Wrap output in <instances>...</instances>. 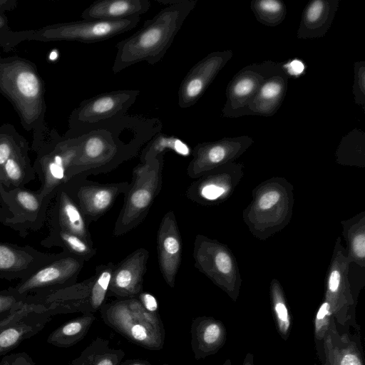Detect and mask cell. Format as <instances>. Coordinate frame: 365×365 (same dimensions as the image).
<instances>
[{"mask_svg":"<svg viewBox=\"0 0 365 365\" xmlns=\"http://www.w3.org/2000/svg\"><path fill=\"white\" fill-rule=\"evenodd\" d=\"M158 118L125 115L78 135V154L68 171V180L108 168L135 155L138 148L160 132Z\"/></svg>","mask_w":365,"mask_h":365,"instance_id":"obj_1","label":"cell"},{"mask_svg":"<svg viewBox=\"0 0 365 365\" xmlns=\"http://www.w3.org/2000/svg\"><path fill=\"white\" fill-rule=\"evenodd\" d=\"M166 6L133 35L117 43L112 71L118 73L138 63L154 65L164 57L184 21L195 9L196 0L161 1Z\"/></svg>","mask_w":365,"mask_h":365,"instance_id":"obj_2","label":"cell"},{"mask_svg":"<svg viewBox=\"0 0 365 365\" xmlns=\"http://www.w3.org/2000/svg\"><path fill=\"white\" fill-rule=\"evenodd\" d=\"M106 324L130 342L149 350H160L165 331L159 313L147 311L137 297L104 303L99 309Z\"/></svg>","mask_w":365,"mask_h":365,"instance_id":"obj_3","label":"cell"},{"mask_svg":"<svg viewBox=\"0 0 365 365\" xmlns=\"http://www.w3.org/2000/svg\"><path fill=\"white\" fill-rule=\"evenodd\" d=\"M0 91L14 105L27 130L40 123L45 110L43 86L31 63L21 58L1 63Z\"/></svg>","mask_w":365,"mask_h":365,"instance_id":"obj_4","label":"cell"},{"mask_svg":"<svg viewBox=\"0 0 365 365\" xmlns=\"http://www.w3.org/2000/svg\"><path fill=\"white\" fill-rule=\"evenodd\" d=\"M79 149L78 137L66 135L41 143L34 148L37 156L33 166L41 182L37 191L48 201L51 202L57 190L68 181V171Z\"/></svg>","mask_w":365,"mask_h":365,"instance_id":"obj_5","label":"cell"},{"mask_svg":"<svg viewBox=\"0 0 365 365\" xmlns=\"http://www.w3.org/2000/svg\"><path fill=\"white\" fill-rule=\"evenodd\" d=\"M50 202L36 190L0 187V223L23 238L44 225Z\"/></svg>","mask_w":365,"mask_h":365,"instance_id":"obj_6","label":"cell"},{"mask_svg":"<svg viewBox=\"0 0 365 365\" xmlns=\"http://www.w3.org/2000/svg\"><path fill=\"white\" fill-rule=\"evenodd\" d=\"M139 90L104 92L83 101L69 118L66 136H76L101 124L120 118L135 102Z\"/></svg>","mask_w":365,"mask_h":365,"instance_id":"obj_7","label":"cell"},{"mask_svg":"<svg viewBox=\"0 0 365 365\" xmlns=\"http://www.w3.org/2000/svg\"><path fill=\"white\" fill-rule=\"evenodd\" d=\"M140 17L119 20H86L61 23L29 32V39L76 41L86 43L103 41L135 28Z\"/></svg>","mask_w":365,"mask_h":365,"instance_id":"obj_8","label":"cell"},{"mask_svg":"<svg viewBox=\"0 0 365 365\" xmlns=\"http://www.w3.org/2000/svg\"><path fill=\"white\" fill-rule=\"evenodd\" d=\"M83 259L63 251L14 287L24 297L42 295L76 283Z\"/></svg>","mask_w":365,"mask_h":365,"instance_id":"obj_9","label":"cell"},{"mask_svg":"<svg viewBox=\"0 0 365 365\" xmlns=\"http://www.w3.org/2000/svg\"><path fill=\"white\" fill-rule=\"evenodd\" d=\"M283 63L264 61L253 63L240 69L226 88V101L222 109L225 118H237L244 113L262 84L282 70Z\"/></svg>","mask_w":365,"mask_h":365,"instance_id":"obj_10","label":"cell"},{"mask_svg":"<svg viewBox=\"0 0 365 365\" xmlns=\"http://www.w3.org/2000/svg\"><path fill=\"white\" fill-rule=\"evenodd\" d=\"M162 164V155H159L135 170V182L128 191L115 232L130 230L145 215L160 185Z\"/></svg>","mask_w":365,"mask_h":365,"instance_id":"obj_11","label":"cell"},{"mask_svg":"<svg viewBox=\"0 0 365 365\" xmlns=\"http://www.w3.org/2000/svg\"><path fill=\"white\" fill-rule=\"evenodd\" d=\"M52 317L43 305L26 300L22 307L0 319V356L40 332Z\"/></svg>","mask_w":365,"mask_h":365,"instance_id":"obj_12","label":"cell"},{"mask_svg":"<svg viewBox=\"0 0 365 365\" xmlns=\"http://www.w3.org/2000/svg\"><path fill=\"white\" fill-rule=\"evenodd\" d=\"M232 56V50L213 51L190 68L178 89L180 108H188L195 105Z\"/></svg>","mask_w":365,"mask_h":365,"instance_id":"obj_13","label":"cell"},{"mask_svg":"<svg viewBox=\"0 0 365 365\" xmlns=\"http://www.w3.org/2000/svg\"><path fill=\"white\" fill-rule=\"evenodd\" d=\"M56 255L40 252L29 245L0 242V278L8 281L24 279Z\"/></svg>","mask_w":365,"mask_h":365,"instance_id":"obj_14","label":"cell"},{"mask_svg":"<svg viewBox=\"0 0 365 365\" xmlns=\"http://www.w3.org/2000/svg\"><path fill=\"white\" fill-rule=\"evenodd\" d=\"M65 187L76 201L86 220L98 217L108 210L117 195L127 185H91L85 183L79 176L69 180Z\"/></svg>","mask_w":365,"mask_h":365,"instance_id":"obj_15","label":"cell"},{"mask_svg":"<svg viewBox=\"0 0 365 365\" xmlns=\"http://www.w3.org/2000/svg\"><path fill=\"white\" fill-rule=\"evenodd\" d=\"M321 365H365L360 331L338 329L334 317L323 345Z\"/></svg>","mask_w":365,"mask_h":365,"instance_id":"obj_16","label":"cell"},{"mask_svg":"<svg viewBox=\"0 0 365 365\" xmlns=\"http://www.w3.org/2000/svg\"><path fill=\"white\" fill-rule=\"evenodd\" d=\"M46 222L49 227L76 235L92 245L86 220L65 185L57 190L47 210Z\"/></svg>","mask_w":365,"mask_h":365,"instance_id":"obj_17","label":"cell"},{"mask_svg":"<svg viewBox=\"0 0 365 365\" xmlns=\"http://www.w3.org/2000/svg\"><path fill=\"white\" fill-rule=\"evenodd\" d=\"M148 252L138 249L113 269L108 292L118 299L137 297L142 292Z\"/></svg>","mask_w":365,"mask_h":365,"instance_id":"obj_18","label":"cell"},{"mask_svg":"<svg viewBox=\"0 0 365 365\" xmlns=\"http://www.w3.org/2000/svg\"><path fill=\"white\" fill-rule=\"evenodd\" d=\"M158 252L160 270L168 285L174 287L182 255V243L173 212L163 218L158 235Z\"/></svg>","mask_w":365,"mask_h":365,"instance_id":"obj_19","label":"cell"},{"mask_svg":"<svg viewBox=\"0 0 365 365\" xmlns=\"http://www.w3.org/2000/svg\"><path fill=\"white\" fill-rule=\"evenodd\" d=\"M191 349L196 360L215 354L224 346L227 330L224 324L212 317H197L190 327Z\"/></svg>","mask_w":365,"mask_h":365,"instance_id":"obj_20","label":"cell"},{"mask_svg":"<svg viewBox=\"0 0 365 365\" xmlns=\"http://www.w3.org/2000/svg\"><path fill=\"white\" fill-rule=\"evenodd\" d=\"M339 0H312L304 7L297 32L298 39L324 36L339 8Z\"/></svg>","mask_w":365,"mask_h":365,"instance_id":"obj_21","label":"cell"},{"mask_svg":"<svg viewBox=\"0 0 365 365\" xmlns=\"http://www.w3.org/2000/svg\"><path fill=\"white\" fill-rule=\"evenodd\" d=\"M289 78V76L283 68L269 78L245 109L244 115H274L285 98Z\"/></svg>","mask_w":365,"mask_h":365,"instance_id":"obj_22","label":"cell"},{"mask_svg":"<svg viewBox=\"0 0 365 365\" xmlns=\"http://www.w3.org/2000/svg\"><path fill=\"white\" fill-rule=\"evenodd\" d=\"M149 0H98L81 14L83 19L119 21L140 17L150 8Z\"/></svg>","mask_w":365,"mask_h":365,"instance_id":"obj_23","label":"cell"},{"mask_svg":"<svg viewBox=\"0 0 365 365\" xmlns=\"http://www.w3.org/2000/svg\"><path fill=\"white\" fill-rule=\"evenodd\" d=\"M252 142L250 137L243 135L198 143L193 150V159L189 165L187 171L195 173L206 165L221 163L231 152L239 151L250 145Z\"/></svg>","mask_w":365,"mask_h":365,"instance_id":"obj_24","label":"cell"},{"mask_svg":"<svg viewBox=\"0 0 365 365\" xmlns=\"http://www.w3.org/2000/svg\"><path fill=\"white\" fill-rule=\"evenodd\" d=\"M26 143L8 159L0 172V183L6 190L24 187L36 178Z\"/></svg>","mask_w":365,"mask_h":365,"instance_id":"obj_25","label":"cell"},{"mask_svg":"<svg viewBox=\"0 0 365 365\" xmlns=\"http://www.w3.org/2000/svg\"><path fill=\"white\" fill-rule=\"evenodd\" d=\"M96 319L92 313L73 318L53 330L48 335L47 343L58 348H69L85 338Z\"/></svg>","mask_w":365,"mask_h":365,"instance_id":"obj_26","label":"cell"},{"mask_svg":"<svg viewBox=\"0 0 365 365\" xmlns=\"http://www.w3.org/2000/svg\"><path fill=\"white\" fill-rule=\"evenodd\" d=\"M124 356L123 349L110 346L108 339L98 336L68 365H118Z\"/></svg>","mask_w":365,"mask_h":365,"instance_id":"obj_27","label":"cell"},{"mask_svg":"<svg viewBox=\"0 0 365 365\" xmlns=\"http://www.w3.org/2000/svg\"><path fill=\"white\" fill-rule=\"evenodd\" d=\"M40 244L46 248L60 247L63 251L83 260L94 254L91 245L81 237L58 228L49 227L48 235Z\"/></svg>","mask_w":365,"mask_h":365,"instance_id":"obj_28","label":"cell"},{"mask_svg":"<svg viewBox=\"0 0 365 365\" xmlns=\"http://www.w3.org/2000/svg\"><path fill=\"white\" fill-rule=\"evenodd\" d=\"M250 8L256 19L267 26L280 24L287 15L286 6L280 0H253Z\"/></svg>","mask_w":365,"mask_h":365,"instance_id":"obj_29","label":"cell"},{"mask_svg":"<svg viewBox=\"0 0 365 365\" xmlns=\"http://www.w3.org/2000/svg\"><path fill=\"white\" fill-rule=\"evenodd\" d=\"M166 150H172L182 155H188L190 149L180 139L169 136L160 132L155 135L148 144L142 153V161L144 163L162 155Z\"/></svg>","mask_w":365,"mask_h":365,"instance_id":"obj_30","label":"cell"},{"mask_svg":"<svg viewBox=\"0 0 365 365\" xmlns=\"http://www.w3.org/2000/svg\"><path fill=\"white\" fill-rule=\"evenodd\" d=\"M113 269L114 266L113 264L104 266L93 277L89 293V305L92 314L99 311L106 302Z\"/></svg>","mask_w":365,"mask_h":365,"instance_id":"obj_31","label":"cell"},{"mask_svg":"<svg viewBox=\"0 0 365 365\" xmlns=\"http://www.w3.org/2000/svg\"><path fill=\"white\" fill-rule=\"evenodd\" d=\"M27 143L12 125L0 126V172L5 163L16 150ZM0 186H2L0 183Z\"/></svg>","mask_w":365,"mask_h":365,"instance_id":"obj_32","label":"cell"},{"mask_svg":"<svg viewBox=\"0 0 365 365\" xmlns=\"http://www.w3.org/2000/svg\"><path fill=\"white\" fill-rule=\"evenodd\" d=\"M332 317L331 306L327 301H325L318 309L314 319V339L319 361L322 358L324 341Z\"/></svg>","mask_w":365,"mask_h":365,"instance_id":"obj_33","label":"cell"},{"mask_svg":"<svg viewBox=\"0 0 365 365\" xmlns=\"http://www.w3.org/2000/svg\"><path fill=\"white\" fill-rule=\"evenodd\" d=\"M272 309L277 330L286 341L291 332L292 318L285 302L278 293L274 296Z\"/></svg>","mask_w":365,"mask_h":365,"instance_id":"obj_34","label":"cell"},{"mask_svg":"<svg viewBox=\"0 0 365 365\" xmlns=\"http://www.w3.org/2000/svg\"><path fill=\"white\" fill-rule=\"evenodd\" d=\"M26 297L19 294L14 287L0 290V319L22 307Z\"/></svg>","mask_w":365,"mask_h":365,"instance_id":"obj_35","label":"cell"},{"mask_svg":"<svg viewBox=\"0 0 365 365\" xmlns=\"http://www.w3.org/2000/svg\"><path fill=\"white\" fill-rule=\"evenodd\" d=\"M356 104L364 108L365 105V61H356L354 66V84L352 90Z\"/></svg>","mask_w":365,"mask_h":365,"instance_id":"obj_36","label":"cell"},{"mask_svg":"<svg viewBox=\"0 0 365 365\" xmlns=\"http://www.w3.org/2000/svg\"><path fill=\"white\" fill-rule=\"evenodd\" d=\"M282 68L289 77H297L303 74L305 70V65L302 61L294 58L283 63Z\"/></svg>","mask_w":365,"mask_h":365,"instance_id":"obj_37","label":"cell"},{"mask_svg":"<svg viewBox=\"0 0 365 365\" xmlns=\"http://www.w3.org/2000/svg\"><path fill=\"white\" fill-rule=\"evenodd\" d=\"M2 359L9 365H35L31 356L26 352L6 354Z\"/></svg>","mask_w":365,"mask_h":365,"instance_id":"obj_38","label":"cell"},{"mask_svg":"<svg viewBox=\"0 0 365 365\" xmlns=\"http://www.w3.org/2000/svg\"><path fill=\"white\" fill-rule=\"evenodd\" d=\"M137 298L147 311L151 313H158V303L153 294L142 292Z\"/></svg>","mask_w":365,"mask_h":365,"instance_id":"obj_39","label":"cell"},{"mask_svg":"<svg viewBox=\"0 0 365 365\" xmlns=\"http://www.w3.org/2000/svg\"><path fill=\"white\" fill-rule=\"evenodd\" d=\"M215 262L217 269L224 274H227L231 270V259L225 252L217 253L215 256Z\"/></svg>","mask_w":365,"mask_h":365,"instance_id":"obj_40","label":"cell"},{"mask_svg":"<svg viewBox=\"0 0 365 365\" xmlns=\"http://www.w3.org/2000/svg\"><path fill=\"white\" fill-rule=\"evenodd\" d=\"M225 190L219 186L213 184L204 185L201 189V195L203 197L207 200H215L224 193Z\"/></svg>","mask_w":365,"mask_h":365,"instance_id":"obj_41","label":"cell"},{"mask_svg":"<svg viewBox=\"0 0 365 365\" xmlns=\"http://www.w3.org/2000/svg\"><path fill=\"white\" fill-rule=\"evenodd\" d=\"M279 199V195L277 192L270 191L261 197L259 205L262 209H268L276 204Z\"/></svg>","mask_w":365,"mask_h":365,"instance_id":"obj_42","label":"cell"},{"mask_svg":"<svg viewBox=\"0 0 365 365\" xmlns=\"http://www.w3.org/2000/svg\"><path fill=\"white\" fill-rule=\"evenodd\" d=\"M354 250L356 255L364 257L365 255V237L364 235L357 236L353 243Z\"/></svg>","mask_w":365,"mask_h":365,"instance_id":"obj_43","label":"cell"},{"mask_svg":"<svg viewBox=\"0 0 365 365\" xmlns=\"http://www.w3.org/2000/svg\"><path fill=\"white\" fill-rule=\"evenodd\" d=\"M340 284V274L337 271L331 272L329 280V289L331 293L336 291Z\"/></svg>","mask_w":365,"mask_h":365,"instance_id":"obj_44","label":"cell"},{"mask_svg":"<svg viewBox=\"0 0 365 365\" xmlns=\"http://www.w3.org/2000/svg\"><path fill=\"white\" fill-rule=\"evenodd\" d=\"M118 365H153L148 361L142 359H130L122 361Z\"/></svg>","mask_w":365,"mask_h":365,"instance_id":"obj_45","label":"cell"},{"mask_svg":"<svg viewBox=\"0 0 365 365\" xmlns=\"http://www.w3.org/2000/svg\"><path fill=\"white\" fill-rule=\"evenodd\" d=\"M222 365H232L230 359H227ZM241 365H255L254 355L252 353H247Z\"/></svg>","mask_w":365,"mask_h":365,"instance_id":"obj_46","label":"cell"},{"mask_svg":"<svg viewBox=\"0 0 365 365\" xmlns=\"http://www.w3.org/2000/svg\"><path fill=\"white\" fill-rule=\"evenodd\" d=\"M13 1H7V0H0V10L5 9L6 5L11 6V3Z\"/></svg>","mask_w":365,"mask_h":365,"instance_id":"obj_47","label":"cell"},{"mask_svg":"<svg viewBox=\"0 0 365 365\" xmlns=\"http://www.w3.org/2000/svg\"><path fill=\"white\" fill-rule=\"evenodd\" d=\"M7 26V22L5 16L0 14V30L5 29Z\"/></svg>","mask_w":365,"mask_h":365,"instance_id":"obj_48","label":"cell"},{"mask_svg":"<svg viewBox=\"0 0 365 365\" xmlns=\"http://www.w3.org/2000/svg\"><path fill=\"white\" fill-rule=\"evenodd\" d=\"M0 365H9L4 359H1L0 361Z\"/></svg>","mask_w":365,"mask_h":365,"instance_id":"obj_49","label":"cell"},{"mask_svg":"<svg viewBox=\"0 0 365 365\" xmlns=\"http://www.w3.org/2000/svg\"><path fill=\"white\" fill-rule=\"evenodd\" d=\"M162 365H169V364H162Z\"/></svg>","mask_w":365,"mask_h":365,"instance_id":"obj_50","label":"cell"},{"mask_svg":"<svg viewBox=\"0 0 365 365\" xmlns=\"http://www.w3.org/2000/svg\"><path fill=\"white\" fill-rule=\"evenodd\" d=\"M313 365H317V364H314Z\"/></svg>","mask_w":365,"mask_h":365,"instance_id":"obj_51","label":"cell"}]
</instances>
